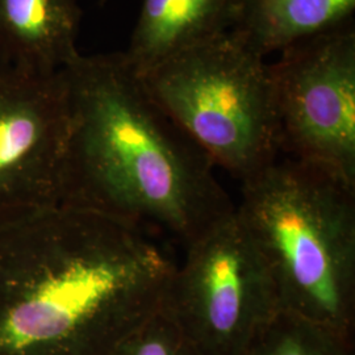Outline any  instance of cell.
Masks as SVG:
<instances>
[{
  "label": "cell",
  "mask_w": 355,
  "mask_h": 355,
  "mask_svg": "<svg viewBox=\"0 0 355 355\" xmlns=\"http://www.w3.org/2000/svg\"><path fill=\"white\" fill-rule=\"evenodd\" d=\"M177 265L146 230L67 204L0 223V355H107Z\"/></svg>",
  "instance_id": "cell-1"
},
{
  "label": "cell",
  "mask_w": 355,
  "mask_h": 355,
  "mask_svg": "<svg viewBox=\"0 0 355 355\" xmlns=\"http://www.w3.org/2000/svg\"><path fill=\"white\" fill-rule=\"evenodd\" d=\"M62 71L70 120L58 203L164 230L184 248L234 209L212 161L124 53H79Z\"/></svg>",
  "instance_id": "cell-2"
},
{
  "label": "cell",
  "mask_w": 355,
  "mask_h": 355,
  "mask_svg": "<svg viewBox=\"0 0 355 355\" xmlns=\"http://www.w3.org/2000/svg\"><path fill=\"white\" fill-rule=\"evenodd\" d=\"M262 255L280 311L353 341L355 184L287 157L242 182L236 207Z\"/></svg>",
  "instance_id": "cell-3"
},
{
  "label": "cell",
  "mask_w": 355,
  "mask_h": 355,
  "mask_svg": "<svg viewBox=\"0 0 355 355\" xmlns=\"http://www.w3.org/2000/svg\"><path fill=\"white\" fill-rule=\"evenodd\" d=\"M141 78L212 164L241 182L279 158L268 64L233 33L180 51Z\"/></svg>",
  "instance_id": "cell-4"
},
{
  "label": "cell",
  "mask_w": 355,
  "mask_h": 355,
  "mask_svg": "<svg viewBox=\"0 0 355 355\" xmlns=\"http://www.w3.org/2000/svg\"><path fill=\"white\" fill-rule=\"evenodd\" d=\"M162 304L203 355H241L279 312L266 263L236 207L186 246Z\"/></svg>",
  "instance_id": "cell-5"
},
{
  "label": "cell",
  "mask_w": 355,
  "mask_h": 355,
  "mask_svg": "<svg viewBox=\"0 0 355 355\" xmlns=\"http://www.w3.org/2000/svg\"><path fill=\"white\" fill-rule=\"evenodd\" d=\"M282 152L355 184V26L280 51L268 64Z\"/></svg>",
  "instance_id": "cell-6"
},
{
  "label": "cell",
  "mask_w": 355,
  "mask_h": 355,
  "mask_svg": "<svg viewBox=\"0 0 355 355\" xmlns=\"http://www.w3.org/2000/svg\"><path fill=\"white\" fill-rule=\"evenodd\" d=\"M69 120L62 70L0 60V223L60 202Z\"/></svg>",
  "instance_id": "cell-7"
},
{
  "label": "cell",
  "mask_w": 355,
  "mask_h": 355,
  "mask_svg": "<svg viewBox=\"0 0 355 355\" xmlns=\"http://www.w3.org/2000/svg\"><path fill=\"white\" fill-rule=\"evenodd\" d=\"M239 0H142L124 55L140 76L178 53L229 32Z\"/></svg>",
  "instance_id": "cell-8"
},
{
  "label": "cell",
  "mask_w": 355,
  "mask_h": 355,
  "mask_svg": "<svg viewBox=\"0 0 355 355\" xmlns=\"http://www.w3.org/2000/svg\"><path fill=\"white\" fill-rule=\"evenodd\" d=\"M76 0H0V60L51 74L79 51Z\"/></svg>",
  "instance_id": "cell-9"
},
{
  "label": "cell",
  "mask_w": 355,
  "mask_h": 355,
  "mask_svg": "<svg viewBox=\"0 0 355 355\" xmlns=\"http://www.w3.org/2000/svg\"><path fill=\"white\" fill-rule=\"evenodd\" d=\"M355 0H239L229 31L266 58L302 41L353 24Z\"/></svg>",
  "instance_id": "cell-10"
},
{
  "label": "cell",
  "mask_w": 355,
  "mask_h": 355,
  "mask_svg": "<svg viewBox=\"0 0 355 355\" xmlns=\"http://www.w3.org/2000/svg\"><path fill=\"white\" fill-rule=\"evenodd\" d=\"M241 355H354V346L352 340L333 330L279 311Z\"/></svg>",
  "instance_id": "cell-11"
},
{
  "label": "cell",
  "mask_w": 355,
  "mask_h": 355,
  "mask_svg": "<svg viewBox=\"0 0 355 355\" xmlns=\"http://www.w3.org/2000/svg\"><path fill=\"white\" fill-rule=\"evenodd\" d=\"M107 355H203L164 304Z\"/></svg>",
  "instance_id": "cell-12"
},
{
  "label": "cell",
  "mask_w": 355,
  "mask_h": 355,
  "mask_svg": "<svg viewBox=\"0 0 355 355\" xmlns=\"http://www.w3.org/2000/svg\"><path fill=\"white\" fill-rule=\"evenodd\" d=\"M102 1H105V0H102Z\"/></svg>",
  "instance_id": "cell-13"
}]
</instances>
